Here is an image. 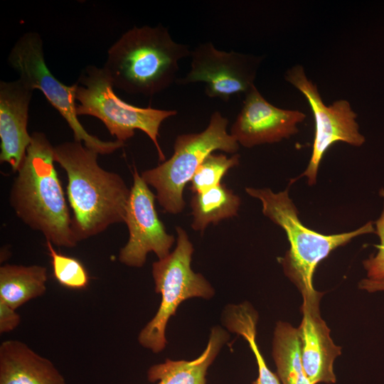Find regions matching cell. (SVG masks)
Returning a JSON list of instances; mask_svg holds the SVG:
<instances>
[{"instance_id":"obj_1","label":"cell","mask_w":384,"mask_h":384,"mask_svg":"<svg viewBox=\"0 0 384 384\" xmlns=\"http://www.w3.org/2000/svg\"><path fill=\"white\" fill-rule=\"evenodd\" d=\"M98 154L75 140L53 149L55 162L68 176L72 230L78 242L125 221L130 190L119 174L99 166Z\"/></svg>"},{"instance_id":"obj_2","label":"cell","mask_w":384,"mask_h":384,"mask_svg":"<svg viewBox=\"0 0 384 384\" xmlns=\"http://www.w3.org/2000/svg\"><path fill=\"white\" fill-rule=\"evenodd\" d=\"M54 146L46 134L35 132L9 193L16 215L41 232L53 245L74 247L78 241L72 218L54 166Z\"/></svg>"},{"instance_id":"obj_3","label":"cell","mask_w":384,"mask_h":384,"mask_svg":"<svg viewBox=\"0 0 384 384\" xmlns=\"http://www.w3.org/2000/svg\"><path fill=\"white\" fill-rule=\"evenodd\" d=\"M191 51L188 45L175 42L161 24L134 26L109 48L102 68L114 87L153 96L176 82L178 62Z\"/></svg>"},{"instance_id":"obj_4","label":"cell","mask_w":384,"mask_h":384,"mask_svg":"<svg viewBox=\"0 0 384 384\" xmlns=\"http://www.w3.org/2000/svg\"><path fill=\"white\" fill-rule=\"evenodd\" d=\"M245 191L261 201L263 214L286 233L289 249L280 262L284 274L298 287L302 296L316 292L313 285L315 270L333 250L346 245L356 237L375 233L373 223L369 221L353 231L321 234L302 224L287 189L274 193L267 188L247 187Z\"/></svg>"},{"instance_id":"obj_5","label":"cell","mask_w":384,"mask_h":384,"mask_svg":"<svg viewBox=\"0 0 384 384\" xmlns=\"http://www.w3.org/2000/svg\"><path fill=\"white\" fill-rule=\"evenodd\" d=\"M228 119L219 111L214 112L205 130L178 135L171 158L142 173L146 183L155 188L156 198L166 212L178 214L183 210V188L206 156L215 150L229 154L238 151L240 144L228 133Z\"/></svg>"},{"instance_id":"obj_6","label":"cell","mask_w":384,"mask_h":384,"mask_svg":"<svg viewBox=\"0 0 384 384\" xmlns=\"http://www.w3.org/2000/svg\"><path fill=\"white\" fill-rule=\"evenodd\" d=\"M78 116L99 119L117 140L124 142L139 129L144 132L156 148L159 160L165 161L158 137L161 123L175 116L176 110L140 107L125 102L114 92V86L103 68L87 65L76 82Z\"/></svg>"},{"instance_id":"obj_7","label":"cell","mask_w":384,"mask_h":384,"mask_svg":"<svg viewBox=\"0 0 384 384\" xmlns=\"http://www.w3.org/2000/svg\"><path fill=\"white\" fill-rule=\"evenodd\" d=\"M176 233L175 250L152 265L155 291L161 294V300L155 316L138 336L140 345L154 353L165 348L166 325L183 301L193 297L208 299L215 294L206 279L191 269L193 247L187 233L179 226Z\"/></svg>"},{"instance_id":"obj_8","label":"cell","mask_w":384,"mask_h":384,"mask_svg":"<svg viewBox=\"0 0 384 384\" xmlns=\"http://www.w3.org/2000/svg\"><path fill=\"white\" fill-rule=\"evenodd\" d=\"M9 65L29 88L41 90L48 102L64 118L71 129L74 140L100 154H109L124 145V142L103 141L89 134L78 119L76 112L77 83L66 85L48 69L44 58L41 36L29 31L16 42L8 56Z\"/></svg>"},{"instance_id":"obj_9","label":"cell","mask_w":384,"mask_h":384,"mask_svg":"<svg viewBox=\"0 0 384 384\" xmlns=\"http://www.w3.org/2000/svg\"><path fill=\"white\" fill-rule=\"evenodd\" d=\"M285 80L306 99L315 122L312 152L305 171L297 178L305 176L309 186L316 182L319 167L326 151L336 142L361 146L365 142L359 131L357 114L346 100H338L326 105L317 86L307 78L304 68L296 65L284 75Z\"/></svg>"},{"instance_id":"obj_10","label":"cell","mask_w":384,"mask_h":384,"mask_svg":"<svg viewBox=\"0 0 384 384\" xmlns=\"http://www.w3.org/2000/svg\"><path fill=\"white\" fill-rule=\"evenodd\" d=\"M190 56L191 70L176 82H205L206 95L223 101L240 92L245 94L255 85L262 61L260 56L218 50L210 41L199 44Z\"/></svg>"},{"instance_id":"obj_11","label":"cell","mask_w":384,"mask_h":384,"mask_svg":"<svg viewBox=\"0 0 384 384\" xmlns=\"http://www.w3.org/2000/svg\"><path fill=\"white\" fill-rule=\"evenodd\" d=\"M125 221L129 239L120 250L119 260L132 267H142L147 254L154 252L159 260L170 253L174 237L168 234L155 209L156 196L134 166Z\"/></svg>"},{"instance_id":"obj_12","label":"cell","mask_w":384,"mask_h":384,"mask_svg":"<svg viewBox=\"0 0 384 384\" xmlns=\"http://www.w3.org/2000/svg\"><path fill=\"white\" fill-rule=\"evenodd\" d=\"M245 95L242 107L230 129V134L245 147L288 139L298 132V124L306 118L299 110L281 109L272 105L255 85Z\"/></svg>"},{"instance_id":"obj_13","label":"cell","mask_w":384,"mask_h":384,"mask_svg":"<svg viewBox=\"0 0 384 384\" xmlns=\"http://www.w3.org/2000/svg\"><path fill=\"white\" fill-rule=\"evenodd\" d=\"M321 296L316 291L302 297L303 316L298 328L302 364L311 384L336 383L333 366L341 353V347L334 343L330 329L321 317L319 305Z\"/></svg>"},{"instance_id":"obj_14","label":"cell","mask_w":384,"mask_h":384,"mask_svg":"<svg viewBox=\"0 0 384 384\" xmlns=\"http://www.w3.org/2000/svg\"><path fill=\"white\" fill-rule=\"evenodd\" d=\"M33 90L19 78L0 82V162L18 171L31 141L27 130Z\"/></svg>"},{"instance_id":"obj_15","label":"cell","mask_w":384,"mask_h":384,"mask_svg":"<svg viewBox=\"0 0 384 384\" xmlns=\"http://www.w3.org/2000/svg\"><path fill=\"white\" fill-rule=\"evenodd\" d=\"M0 384H67L49 359L25 343L6 340L0 345Z\"/></svg>"},{"instance_id":"obj_16","label":"cell","mask_w":384,"mask_h":384,"mask_svg":"<svg viewBox=\"0 0 384 384\" xmlns=\"http://www.w3.org/2000/svg\"><path fill=\"white\" fill-rule=\"evenodd\" d=\"M229 334L222 327L214 326L210 331L204 351L193 361H173L151 366L147 371L149 382L156 384H206V375L223 346L228 342Z\"/></svg>"},{"instance_id":"obj_17","label":"cell","mask_w":384,"mask_h":384,"mask_svg":"<svg viewBox=\"0 0 384 384\" xmlns=\"http://www.w3.org/2000/svg\"><path fill=\"white\" fill-rule=\"evenodd\" d=\"M47 269L6 264L0 267V299L14 309L46 291Z\"/></svg>"},{"instance_id":"obj_18","label":"cell","mask_w":384,"mask_h":384,"mask_svg":"<svg viewBox=\"0 0 384 384\" xmlns=\"http://www.w3.org/2000/svg\"><path fill=\"white\" fill-rule=\"evenodd\" d=\"M277 375L282 384H311L303 367L298 329L277 322L272 341Z\"/></svg>"},{"instance_id":"obj_19","label":"cell","mask_w":384,"mask_h":384,"mask_svg":"<svg viewBox=\"0 0 384 384\" xmlns=\"http://www.w3.org/2000/svg\"><path fill=\"white\" fill-rule=\"evenodd\" d=\"M240 198L221 183L194 193L191 201L193 220L191 228L203 233L210 223L238 215Z\"/></svg>"},{"instance_id":"obj_20","label":"cell","mask_w":384,"mask_h":384,"mask_svg":"<svg viewBox=\"0 0 384 384\" xmlns=\"http://www.w3.org/2000/svg\"><path fill=\"white\" fill-rule=\"evenodd\" d=\"M258 315L247 302L239 304L226 306L222 314V321L225 328L233 333L242 336L249 343L255 355L258 377L252 384H281L277 374L270 370L258 348L256 342V326Z\"/></svg>"},{"instance_id":"obj_21","label":"cell","mask_w":384,"mask_h":384,"mask_svg":"<svg viewBox=\"0 0 384 384\" xmlns=\"http://www.w3.org/2000/svg\"><path fill=\"white\" fill-rule=\"evenodd\" d=\"M240 155L228 158L223 154H210L203 160L191 180V190L200 193L220 183L229 169L239 164Z\"/></svg>"},{"instance_id":"obj_22","label":"cell","mask_w":384,"mask_h":384,"mask_svg":"<svg viewBox=\"0 0 384 384\" xmlns=\"http://www.w3.org/2000/svg\"><path fill=\"white\" fill-rule=\"evenodd\" d=\"M46 245L51 257L53 274L58 283L71 289L85 288L90 277L80 261L56 252L48 240H46Z\"/></svg>"},{"instance_id":"obj_23","label":"cell","mask_w":384,"mask_h":384,"mask_svg":"<svg viewBox=\"0 0 384 384\" xmlns=\"http://www.w3.org/2000/svg\"><path fill=\"white\" fill-rule=\"evenodd\" d=\"M384 199V189L380 191ZM375 233L379 238L380 243L376 245L378 251L375 255H371L363 262V267L367 272V277L371 279H384V203L383 211L375 222Z\"/></svg>"},{"instance_id":"obj_24","label":"cell","mask_w":384,"mask_h":384,"mask_svg":"<svg viewBox=\"0 0 384 384\" xmlns=\"http://www.w3.org/2000/svg\"><path fill=\"white\" fill-rule=\"evenodd\" d=\"M21 317L16 309L0 299V333H7L14 330L20 324Z\"/></svg>"},{"instance_id":"obj_25","label":"cell","mask_w":384,"mask_h":384,"mask_svg":"<svg viewBox=\"0 0 384 384\" xmlns=\"http://www.w3.org/2000/svg\"><path fill=\"white\" fill-rule=\"evenodd\" d=\"M359 288L366 290L369 292L377 291H384V279H363L359 283Z\"/></svg>"}]
</instances>
